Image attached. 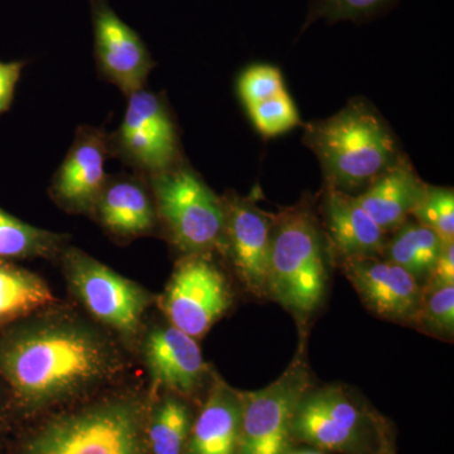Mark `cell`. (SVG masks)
<instances>
[{
  "label": "cell",
  "instance_id": "obj_25",
  "mask_svg": "<svg viewBox=\"0 0 454 454\" xmlns=\"http://www.w3.org/2000/svg\"><path fill=\"white\" fill-rule=\"evenodd\" d=\"M415 327L441 339L454 334V284L423 292L422 306Z\"/></svg>",
  "mask_w": 454,
  "mask_h": 454
},
{
  "label": "cell",
  "instance_id": "obj_33",
  "mask_svg": "<svg viewBox=\"0 0 454 454\" xmlns=\"http://www.w3.org/2000/svg\"><path fill=\"white\" fill-rule=\"evenodd\" d=\"M284 454H298V450H288V452L284 453Z\"/></svg>",
  "mask_w": 454,
  "mask_h": 454
},
{
  "label": "cell",
  "instance_id": "obj_1",
  "mask_svg": "<svg viewBox=\"0 0 454 454\" xmlns=\"http://www.w3.org/2000/svg\"><path fill=\"white\" fill-rule=\"evenodd\" d=\"M42 310L0 330V380L18 408L42 411L124 372L127 361L109 336L79 317Z\"/></svg>",
  "mask_w": 454,
  "mask_h": 454
},
{
  "label": "cell",
  "instance_id": "obj_3",
  "mask_svg": "<svg viewBox=\"0 0 454 454\" xmlns=\"http://www.w3.org/2000/svg\"><path fill=\"white\" fill-rule=\"evenodd\" d=\"M148 409L139 396L106 397L47 420L20 454H146Z\"/></svg>",
  "mask_w": 454,
  "mask_h": 454
},
{
  "label": "cell",
  "instance_id": "obj_19",
  "mask_svg": "<svg viewBox=\"0 0 454 454\" xmlns=\"http://www.w3.org/2000/svg\"><path fill=\"white\" fill-rule=\"evenodd\" d=\"M426 188L411 163L399 158L356 199L376 225L389 234L408 221Z\"/></svg>",
  "mask_w": 454,
  "mask_h": 454
},
{
  "label": "cell",
  "instance_id": "obj_16",
  "mask_svg": "<svg viewBox=\"0 0 454 454\" xmlns=\"http://www.w3.org/2000/svg\"><path fill=\"white\" fill-rule=\"evenodd\" d=\"M325 238L340 262L381 255L387 234L376 225L356 196L327 186L322 201Z\"/></svg>",
  "mask_w": 454,
  "mask_h": 454
},
{
  "label": "cell",
  "instance_id": "obj_13",
  "mask_svg": "<svg viewBox=\"0 0 454 454\" xmlns=\"http://www.w3.org/2000/svg\"><path fill=\"white\" fill-rule=\"evenodd\" d=\"M223 203L225 210L223 252L231 260L245 288L256 297H268L269 255L276 216L239 196L226 197Z\"/></svg>",
  "mask_w": 454,
  "mask_h": 454
},
{
  "label": "cell",
  "instance_id": "obj_17",
  "mask_svg": "<svg viewBox=\"0 0 454 454\" xmlns=\"http://www.w3.org/2000/svg\"><path fill=\"white\" fill-rule=\"evenodd\" d=\"M92 215L121 240L151 234L158 223L151 187L140 175L109 176Z\"/></svg>",
  "mask_w": 454,
  "mask_h": 454
},
{
  "label": "cell",
  "instance_id": "obj_2",
  "mask_svg": "<svg viewBox=\"0 0 454 454\" xmlns=\"http://www.w3.org/2000/svg\"><path fill=\"white\" fill-rule=\"evenodd\" d=\"M306 140L321 162L327 186L348 193L369 186L400 158L387 122L363 100L310 124Z\"/></svg>",
  "mask_w": 454,
  "mask_h": 454
},
{
  "label": "cell",
  "instance_id": "obj_21",
  "mask_svg": "<svg viewBox=\"0 0 454 454\" xmlns=\"http://www.w3.org/2000/svg\"><path fill=\"white\" fill-rule=\"evenodd\" d=\"M53 303L55 295L41 277L0 260V330Z\"/></svg>",
  "mask_w": 454,
  "mask_h": 454
},
{
  "label": "cell",
  "instance_id": "obj_29",
  "mask_svg": "<svg viewBox=\"0 0 454 454\" xmlns=\"http://www.w3.org/2000/svg\"><path fill=\"white\" fill-rule=\"evenodd\" d=\"M452 284H454V241L444 247L437 264L423 286V292L452 286Z\"/></svg>",
  "mask_w": 454,
  "mask_h": 454
},
{
  "label": "cell",
  "instance_id": "obj_20",
  "mask_svg": "<svg viewBox=\"0 0 454 454\" xmlns=\"http://www.w3.org/2000/svg\"><path fill=\"white\" fill-rule=\"evenodd\" d=\"M196 414L190 399L169 391L149 404L146 454H187Z\"/></svg>",
  "mask_w": 454,
  "mask_h": 454
},
{
  "label": "cell",
  "instance_id": "obj_5",
  "mask_svg": "<svg viewBox=\"0 0 454 454\" xmlns=\"http://www.w3.org/2000/svg\"><path fill=\"white\" fill-rule=\"evenodd\" d=\"M391 427L342 385H312L295 406L292 441L327 452L375 454Z\"/></svg>",
  "mask_w": 454,
  "mask_h": 454
},
{
  "label": "cell",
  "instance_id": "obj_7",
  "mask_svg": "<svg viewBox=\"0 0 454 454\" xmlns=\"http://www.w3.org/2000/svg\"><path fill=\"white\" fill-rule=\"evenodd\" d=\"M59 255L71 291L90 315L121 339H136L153 295L76 247Z\"/></svg>",
  "mask_w": 454,
  "mask_h": 454
},
{
  "label": "cell",
  "instance_id": "obj_18",
  "mask_svg": "<svg viewBox=\"0 0 454 454\" xmlns=\"http://www.w3.org/2000/svg\"><path fill=\"white\" fill-rule=\"evenodd\" d=\"M241 415V391L215 378L193 420L187 454H239Z\"/></svg>",
  "mask_w": 454,
  "mask_h": 454
},
{
  "label": "cell",
  "instance_id": "obj_11",
  "mask_svg": "<svg viewBox=\"0 0 454 454\" xmlns=\"http://www.w3.org/2000/svg\"><path fill=\"white\" fill-rule=\"evenodd\" d=\"M89 2L98 71L128 97L145 88L153 59L138 32L115 13L109 0Z\"/></svg>",
  "mask_w": 454,
  "mask_h": 454
},
{
  "label": "cell",
  "instance_id": "obj_30",
  "mask_svg": "<svg viewBox=\"0 0 454 454\" xmlns=\"http://www.w3.org/2000/svg\"><path fill=\"white\" fill-rule=\"evenodd\" d=\"M25 62H0V114L7 112L13 103L16 86Z\"/></svg>",
  "mask_w": 454,
  "mask_h": 454
},
{
  "label": "cell",
  "instance_id": "obj_4",
  "mask_svg": "<svg viewBox=\"0 0 454 454\" xmlns=\"http://www.w3.org/2000/svg\"><path fill=\"white\" fill-rule=\"evenodd\" d=\"M327 247L315 215L297 206L274 219L267 294L306 325L327 286Z\"/></svg>",
  "mask_w": 454,
  "mask_h": 454
},
{
  "label": "cell",
  "instance_id": "obj_31",
  "mask_svg": "<svg viewBox=\"0 0 454 454\" xmlns=\"http://www.w3.org/2000/svg\"><path fill=\"white\" fill-rule=\"evenodd\" d=\"M375 454H396L395 433H394L393 427H391L389 432L382 439L381 446L379 447Z\"/></svg>",
  "mask_w": 454,
  "mask_h": 454
},
{
  "label": "cell",
  "instance_id": "obj_28",
  "mask_svg": "<svg viewBox=\"0 0 454 454\" xmlns=\"http://www.w3.org/2000/svg\"><path fill=\"white\" fill-rule=\"evenodd\" d=\"M238 90L247 109L286 91L282 74L269 65L247 68L239 79Z\"/></svg>",
  "mask_w": 454,
  "mask_h": 454
},
{
  "label": "cell",
  "instance_id": "obj_26",
  "mask_svg": "<svg viewBox=\"0 0 454 454\" xmlns=\"http://www.w3.org/2000/svg\"><path fill=\"white\" fill-rule=\"evenodd\" d=\"M396 0H309V13L304 28L317 20L334 23L367 20L389 8Z\"/></svg>",
  "mask_w": 454,
  "mask_h": 454
},
{
  "label": "cell",
  "instance_id": "obj_14",
  "mask_svg": "<svg viewBox=\"0 0 454 454\" xmlns=\"http://www.w3.org/2000/svg\"><path fill=\"white\" fill-rule=\"evenodd\" d=\"M109 155L106 131L80 127L53 176L50 188L52 199L66 211L92 214L109 178L106 170Z\"/></svg>",
  "mask_w": 454,
  "mask_h": 454
},
{
  "label": "cell",
  "instance_id": "obj_10",
  "mask_svg": "<svg viewBox=\"0 0 454 454\" xmlns=\"http://www.w3.org/2000/svg\"><path fill=\"white\" fill-rule=\"evenodd\" d=\"M158 303L169 325L199 340L231 307L232 292L207 254H192L179 260Z\"/></svg>",
  "mask_w": 454,
  "mask_h": 454
},
{
  "label": "cell",
  "instance_id": "obj_27",
  "mask_svg": "<svg viewBox=\"0 0 454 454\" xmlns=\"http://www.w3.org/2000/svg\"><path fill=\"white\" fill-rule=\"evenodd\" d=\"M256 129L265 137H276L300 124L297 107L288 92L247 107Z\"/></svg>",
  "mask_w": 454,
  "mask_h": 454
},
{
  "label": "cell",
  "instance_id": "obj_15",
  "mask_svg": "<svg viewBox=\"0 0 454 454\" xmlns=\"http://www.w3.org/2000/svg\"><path fill=\"white\" fill-rule=\"evenodd\" d=\"M143 355L154 387L187 399L201 389L208 373L197 340L168 322L149 330Z\"/></svg>",
  "mask_w": 454,
  "mask_h": 454
},
{
  "label": "cell",
  "instance_id": "obj_22",
  "mask_svg": "<svg viewBox=\"0 0 454 454\" xmlns=\"http://www.w3.org/2000/svg\"><path fill=\"white\" fill-rule=\"evenodd\" d=\"M446 245L429 227L405 221L387 239L381 256L404 269L423 286Z\"/></svg>",
  "mask_w": 454,
  "mask_h": 454
},
{
  "label": "cell",
  "instance_id": "obj_32",
  "mask_svg": "<svg viewBox=\"0 0 454 454\" xmlns=\"http://www.w3.org/2000/svg\"><path fill=\"white\" fill-rule=\"evenodd\" d=\"M298 454H322V452L315 448V450H298Z\"/></svg>",
  "mask_w": 454,
  "mask_h": 454
},
{
  "label": "cell",
  "instance_id": "obj_24",
  "mask_svg": "<svg viewBox=\"0 0 454 454\" xmlns=\"http://www.w3.org/2000/svg\"><path fill=\"white\" fill-rule=\"evenodd\" d=\"M411 215L429 227L446 244L454 241V192L452 188L429 187Z\"/></svg>",
  "mask_w": 454,
  "mask_h": 454
},
{
  "label": "cell",
  "instance_id": "obj_23",
  "mask_svg": "<svg viewBox=\"0 0 454 454\" xmlns=\"http://www.w3.org/2000/svg\"><path fill=\"white\" fill-rule=\"evenodd\" d=\"M67 247V236L38 229L0 208V260L52 258Z\"/></svg>",
  "mask_w": 454,
  "mask_h": 454
},
{
  "label": "cell",
  "instance_id": "obj_12",
  "mask_svg": "<svg viewBox=\"0 0 454 454\" xmlns=\"http://www.w3.org/2000/svg\"><path fill=\"white\" fill-rule=\"evenodd\" d=\"M340 265L370 312L387 321L415 325L423 286L408 271L381 255L348 259Z\"/></svg>",
  "mask_w": 454,
  "mask_h": 454
},
{
  "label": "cell",
  "instance_id": "obj_9",
  "mask_svg": "<svg viewBox=\"0 0 454 454\" xmlns=\"http://www.w3.org/2000/svg\"><path fill=\"white\" fill-rule=\"evenodd\" d=\"M110 155L145 178L179 163L175 122L160 95L145 88L128 95L121 127L107 136Z\"/></svg>",
  "mask_w": 454,
  "mask_h": 454
},
{
  "label": "cell",
  "instance_id": "obj_6",
  "mask_svg": "<svg viewBox=\"0 0 454 454\" xmlns=\"http://www.w3.org/2000/svg\"><path fill=\"white\" fill-rule=\"evenodd\" d=\"M153 195L158 223L184 255L223 252L225 210L196 172L181 162L145 178Z\"/></svg>",
  "mask_w": 454,
  "mask_h": 454
},
{
  "label": "cell",
  "instance_id": "obj_8",
  "mask_svg": "<svg viewBox=\"0 0 454 454\" xmlns=\"http://www.w3.org/2000/svg\"><path fill=\"white\" fill-rule=\"evenodd\" d=\"M310 387L309 366L301 352L268 387L241 391L243 415L239 454H284L293 450V414Z\"/></svg>",
  "mask_w": 454,
  "mask_h": 454
}]
</instances>
